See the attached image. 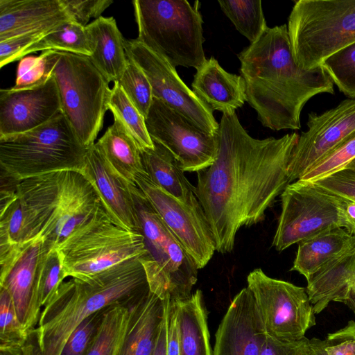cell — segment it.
Wrapping results in <instances>:
<instances>
[{
	"instance_id": "4dcf8cb0",
	"label": "cell",
	"mask_w": 355,
	"mask_h": 355,
	"mask_svg": "<svg viewBox=\"0 0 355 355\" xmlns=\"http://www.w3.org/2000/svg\"><path fill=\"white\" fill-rule=\"evenodd\" d=\"M150 291L133 300L105 307L85 355H119L128 334L133 306Z\"/></svg>"
},
{
	"instance_id": "9a60e30c",
	"label": "cell",
	"mask_w": 355,
	"mask_h": 355,
	"mask_svg": "<svg viewBox=\"0 0 355 355\" xmlns=\"http://www.w3.org/2000/svg\"><path fill=\"white\" fill-rule=\"evenodd\" d=\"M58 187L53 215L41 236L53 248L93 222L110 218L96 189L83 172L59 171Z\"/></svg>"
},
{
	"instance_id": "484cf974",
	"label": "cell",
	"mask_w": 355,
	"mask_h": 355,
	"mask_svg": "<svg viewBox=\"0 0 355 355\" xmlns=\"http://www.w3.org/2000/svg\"><path fill=\"white\" fill-rule=\"evenodd\" d=\"M153 143V148L141 151L142 164L150 180L181 202L192 207L201 206L195 187L185 177L173 155L161 144Z\"/></svg>"
},
{
	"instance_id": "f35d334b",
	"label": "cell",
	"mask_w": 355,
	"mask_h": 355,
	"mask_svg": "<svg viewBox=\"0 0 355 355\" xmlns=\"http://www.w3.org/2000/svg\"><path fill=\"white\" fill-rule=\"evenodd\" d=\"M27 336L9 292L0 286V348L20 347Z\"/></svg>"
},
{
	"instance_id": "44dd1931",
	"label": "cell",
	"mask_w": 355,
	"mask_h": 355,
	"mask_svg": "<svg viewBox=\"0 0 355 355\" xmlns=\"http://www.w3.org/2000/svg\"><path fill=\"white\" fill-rule=\"evenodd\" d=\"M70 21L61 0H0V42Z\"/></svg>"
},
{
	"instance_id": "c3c4849f",
	"label": "cell",
	"mask_w": 355,
	"mask_h": 355,
	"mask_svg": "<svg viewBox=\"0 0 355 355\" xmlns=\"http://www.w3.org/2000/svg\"><path fill=\"white\" fill-rule=\"evenodd\" d=\"M340 198L343 210L347 224V231L351 234L355 235V202L343 198Z\"/></svg>"
},
{
	"instance_id": "7a4b0ae2",
	"label": "cell",
	"mask_w": 355,
	"mask_h": 355,
	"mask_svg": "<svg viewBox=\"0 0 355 355\" xmlns=\"http://www.w3.org/2000/svg\"><path fill=\"white\" fill-rule=\"evenodd\" d=\"M246 101L262 125L272 130H298L302 110L313 96L334 94V83L320 65L305 69L295 62L287 26L268 28L239 55Z\"/></svg>"
},
{
	"instance_id": "7dc6e473",
	"label": "cell",
	"mask_w": 355,
	"mask_h": 355,
	"mask_svg": "<svg viewBox=\"0 0 355 355\" xmlns=\"http://www.w3.org/2000/svg\"><path fill=\"white\" fill-rule=\"evenodd\" d=\"M167 316L166 355H180L177 302L166 298Z\"/></svg>"
},
{
	"instance_id": "8d00e7d4",
	"label": "cell",
	"mask_w": 355,
	"mask_h": 355,
	"mask_svg": "<svg viewBox=\"0 0 355 355\" xmlns=\"http://www.w3.org/2000/svg\"><path fill=\"white\" fill-rule=\"evenodd\" d=\"M65 279L58 250H49L40 262L38 271L37 297L41 307L53 299Z\"/></svg>"
},
{
	"instance_id": "ffe728a7",
	"label": "cell",
	"mask_w": 355,
	"mask_h": 355,
	"mask_svg": "<svg viewBox=\"0 0 355 355\" xmlns=\"http://www.w3.org/2000/svg\"><path fill=\"white\" fill-rule=\"evenodd\" d=\"M82 172L96 189L113 223L139 232L130 190L132 184L112 169L95 144L87 149Z\"/></svg>"
},
{
	"instance_id": "681fc988",
	"label": "cell",
	"mask_w": 355,
	"mask_h": 355,
	"mask_svg": "<svg viewBox=\"0 0 355 355\" xmlns=\"http://www.w3.org/2000/svg\"><path fill=\"white\" fill-rule=\"evenodd\" d=\"M167 316L165 299V315L153 355H166Z\"/></svg>"
},
{
	"instance_id": "d6986e66",
	"label": "cell",
	"mask_w": 355,
	"mask_h": 355,
	"mask_svg": "<svg viewBox=\"0 0 355 355\" xmlns=\"http://www.w3.org/2000/svg\"><path fill=\"white\" fill-rule=\"evenodd\" d=\"M266 337L252 295L244 288L218 326L213 355H260Z\"/></svg>"
},
{
	"instance_id": "836d02e7",
	"label": "cell",
	"mask_w": 355,
	"mask_h": 355,
	"mask_svg": "<svg viewBox=\"0 0 355 355\" xmlns=\"http://www.w3.org/2000/svg\"><path fill=\"white\" fill-rule=\"evenodd\" d=\"M107 107L117 117L136 141L140 151L154 148L145 121V117L123 92L118 82L114 83Z\"/></svg>"
},
{
	"instance_id": "d6a6232c",
	"label": "cell",
	"mask_w": 355,
	"mask_h": 355,
	"mask_svg": "<svg viewBox=\"0 0 355 355\" xmlns=\"http://www.w3.org/2000/svg\"><path fill=\"white\" fill-rule=\"evenodd\" d=\"M218 3L236 30L251 44L258 41L268 28L261 0H227Z\"/></svg>"
},
{
	"instance_id": "30bf717a",
	"label": "cell",
	"mask_w": 355,
	"mask_h": 355,
	"mask_svg": "<svg viewBox=\"0 0 355 355\" xmlns=\"http://www.w3.org/2000/svg\"><path fill=\"white\" fill-rule=\"evenodd\" d=\"M282 209L272 246L282 252L295 243L338 227L347 230L341 198L313 182L297 180L280 195Z\"/></svg>"
},
{
	"instance_id": "f1b7e54d",
	"label": "cell",
	"mask_w": 355,
	"mask_h": 355,
	"mask_svg": "<svg viewBox=\"0 0 355 355\" xmlns=\"http://www.w3.org/2000/svg\"><path fill=\"white\" fill-rule=\"evenodd\" d=\"M40 236V231L19 190L0 202V263L25 243Z\"/></svg>"
},
{
	"instance_id": "8fae6325",
	"label": "cell",
	"mask_w": 355,
	"mask_h": 355,
	"mask_svg": "<svg viewBox=\"0 0 355 355\" xmlns=\"http://www.w3.org/2000/svg\"><path fill=\"white\" fill-rule=\"evenodd\" d=\"M247 282L267 336L297 340L316 324L306 288L272 278L261 268L251 271Z\"/></svg>"
},
{
	"instance_id": "d590c367",
	"label": "cell",
	"mask_w": 355,
	"mask_h": 355,
	"mask_svg": "<svg viewBox=\"0 0 355 355\" xmlns=\"http://www.w3.org/2000/svg\"><path fill=\"white\" fill-rule=\"evenodd\" d=\"M127 57L125 69L117 82L146 119L153 99L152 87L141 69L133 60Z\"/></svg>"
},
{
	"instance_id": "d4e9b609",
	"label": "cell",
	"mask_w": 355,
	"mask_h": 355,
	"mask_svg": "<svg viewBox=\"0 0 355 355\" xmlns=\"http://www.w3.org/2000/svg\"><path fill=\"white\" fill-rule=\"evenodd\" d=\"M165 315V300L150 291L134 305L119 355H153Z\"/></svg>"
},
{
	"instance_id": "7bdbcfd3",
	"label": "cell",
	"mask_w": 355,
	"mask_h": 355,
	"mask_svg": "<svg viewBox=\"0 0 355 355\" xmlns=\"http://www.w3.org/2000/svg\"><path fill=\"white\" fill-rule=\"evenodd\" d=\"M73 21L87 26L91 18L98 19L112 3V0H61Z\"/></svg>"
},
{
	"instance_id": "3957f363",
	"label": "cell",
	"mask_w": 355,
	"mask_h": 355,
	"mask_svg": "<svg viewBox=\"0 0 355 355\" xmlns=\"http://www.w3.org/2000/svg\"><path fill=\"white\" fill-rule=\"evenodd\" d=\"M149 290L139 257L89 277L64 281L20 347L21 354L60 355L70 336L89 316L110 304L133 300Z\"/></svg>"
},
{
	"instance_id": "1f68e13d",
	"label": "cell",
	"mask_w": 355,
	"mask_h": 355,
	"mask_svg": "<svg viewBox=\"0 0 355 355\" xmlns=\"http://www.w3.org/2000/svg\"><path fill=\"white\" fill-rule=\"evenodd\" d=\"M45 51H64L89 57L92 51L86 26L72 21L62 23L26 49L19 60L30 53Z\"/></svg>"
},
{
	"instance_id": "9c48e42d",
	"label": "cell",
	"mask_w": 355,
	"mask_h": 355,
	"mask_svg": "<svg viewBox=\"0 0 355 355\" xmlns=\"http://www.w3.org/2000/svg\"><path fill=\"white\" fill-rule=\"evenodd\" d=\"M56 249L65 277L74 279L89 277L147 253L141 233L116 225L109 217L76 232Z\"/></svg>"
},
{
	"instance_id": "83f0119b",
	"label": "cell",
	"mask_w": 355,
	"mask_h": 355,
	"mask_svg": "<svg viewBox=\"0 0 355 355\" xmlns=\"http://www.w3.org/2000/svg\"><path fill=\"white\" fill-rule=\"evenodd\" d=\"M355 242V235L338 227L321 232L298 243L291 271L308 281L329 261Z\"/></svg>"
},
{
	"instance_id": "e0dca14e",
	"label": "cell",
	"mask_w": 355,
	"mask_h": 355,
	"mask_svg": "<svg viewBox=\"0 0 355 355\" xmlns=\"http://www.w3.org/2000/svg\"><path fill=\"white\" fill-rule=\"evenodd\" d=\"M51 248V245L40 236L0 263V286L9 292L27 334L36 327L42 312L37 297L38 271L44 254Z\"/></svg>"
},
{
	"instance_id": "bcb514c9",
	"label": "cell",
	"mask_w": 355,
	"mask_h": 355,
	"mask_svg": "<svg viewBox=\"0 0 355 355\" xmlns=\"http://www.w3.org/2000/svg\"><path fill=\"white\" fill-rule=\"evenodd\" d=\"M324 340L329 355H355V336L347 323L342 329L329 334Z\"/></svg>"
},
{
	"instance_id": "db71d44e",
	"label": "cell",
	"mask_w": 355,
	"mask_h": 355,
	"mask_svg": "<svg viewBox=\"0 0 355 355\" xmlns=\"http://www.w3.org/2000/svg\"><path fill=\"white\" fill-rule=\"evenodd\" d=\"M345 168H349L355 171V158L352 159Z\"/></svg>"
},
{
	"instance_id": "816d5d0a",
	"label": "cell",
	"mask_w": 355,
	"mask_h": 355,
	"mask_svg": "<svg viewBox=\"0 0 355 355\" xmlns=\"http://www.w3.org/2000/svg\"><path fill=\"white\" fill-rule=\"evenodd\" d=\"M344 304L350 309L355 315V279L349 290L347 299Z\"/></svg>"
},
{
	"instance_id": "6da1fadb",
	"label": "cell",
	"mask_w": 355,
	"mask_h": 355,
	"mask_svg": "<svg viewBox=\"0 0 355 355\" xmlns=\"http://www.w3.org/2000/svg\"><path fill=\"white\" fill-rule=\"evenodd\" d=\"M298 138L293 132L255 139L236 113L223 114L216 158L197 173L195 186L217 252H231L242 227L265 219L266 210L291 183L288 164Z\"/></svg>"
},
{
	"instance_id": "cb8c5ba5",
	"label": "cell",
	"mask_w": 355,
	"mask_h": 355,
	"mask_svg": "<svg viewBox=\"0 0 355 355\" xmlns=\"http://www.w3.org/2000/svg\"><path fill=\"white\" fill-rule=\"evenodd\" d=\"M86 29L92 51L89 59L109 83L117 82L125 69L128 57L116 20L101 16Z\"/></svg>"
},
{
	"instance_id": "ba28073f",
	"label": "cell",
	"mask_w": 355,
	"mask_h": 355,
	"mask_svg": "<svg viewBox=\"0 0 355 355\" xmlns=\"http://www.w3.org/2000/svg\"><path fill=\"white\" fill-rule=\"evenodd\" d=\"M49 62L60 94L62 111L89 148L103 128L112 89L89 57L49 51Z\"/></svg>"
},
{
	"instance_id": "ee69618b",
	"label": "cell",
	"mask_w": 355,
	"mask_h": 355,
	"mask_svg": "<svg viewBox=\"0 0 355 355\" xmlns=\"http://www.w3.org/2000/svg\"><path fill=\"white\" fill-rule=\"evenodd\" d=\"M52 28L27 33L1 41L0 67L2 68L10 62L19 60L21 53L26 49L40 40Z\"/></svg>"
},
{
	"instance_id": "f546056e",
	"label": "cell",
	"mask_w": 355,
	"mask_h": 355,
	"mask_svg": "<svg viewBox=\"0 0 355 355\" xmlns=\"http://www.w3.org/2000/svg\"><path fill=\"white\" fill-rule=\"evenodd\" d=\"M180 355H213L209 343L207 312L200 290L177 302Z\"/></svg>"
},
{
	"instance_id": "ab89813d",
	"label": "cell",
	"mask_w": 355,
	"mask_h": 355,
	"mask_svg": "<svg viewBox=\"0 0 355 355\" xmlns=\"http://www.w3.org/2000/svg\"><path fill=\"white\" fill-rule=\"evenodd\" d=\"M49 51H42L37 56L22 58L17 70L15 89H27L42 85L52 75L49 62Z\"/></svg>"
},
{
	"instance_id": "277c9868",
	"label": "cell",
	"mask_w": 355,
	"mask_h": 355,
	"mask_svg": "<svg viewBox=\"0 0 355 355\" xmlns=\"http://www.w3.org/2000/svg\"><path fill=\"white\" fill-rule=\"evenodd\" d=\"M132 4L139 42L174 68L198 70L205 64L198 1L191 5L187 0H135Z\"/></svg>"
},
{
	"instance_id": "5b68a950",
	"label": "cell",
	"mask_w": 355,
	"mask_h": 355,
	"mask_svg": "<svg viewBox=\"0 0 355 355\" xmlns=\"http://www.w3.org/2000/svg\"><path fill=\"white\" fill-rule=\"evenodd\" d=\"M87 149L61 111L31 130L0 137V169L19 180L63 171L82 172Z\"/></svg>"
},
{
	"instance_id": "7c38bea8",
	"label": "cell",
	"mask_w": 355,
	"mask_h": 355,
	"mask_svg": "<svg viewBox=\"0 0 355 355\" xmlns=\"http://www.w3.org/2000/svg\"><path fill=\"white\" fill-rule=\"evenodd\" d=\"M145 121L152 140L173 155L183 172L198 173L215 161L217 135L202 130L160 100L153 98Z\"/></svg>"
},
{
	"instance_id": "f907efd6",
	"label": "cell",
	"mask_w": 355,
	"mask_h": 355,
	"mask_svg": "<svg viewBox=\"0 0 355 355\" xmlns=\"http://www.w3.org/2000/svg\"><path fill=\"white\" fill-rule=\"evenodd\" d=\"M311 355H329L325 349L324 340L318 338L310 339Z\"/></svg>"
},
{
	"instance_id": "52a82bcc",
	"label": "cell",
	"mask_w": 355,
	"mask_h": 355,
	"mask_svg": "<svg viewBox=\"0 0 355 355\" xmlns=\"http://www.w3.org/2000/svg\"><path fill=\"white\" fill-rule=\"evenodd\" d=\"M287 28L296 64L318 67L355 42V0L295 1Z\"/></svg>"
},
{
	"instance_id": "8992f818",
	"label": "cell",
	"mask_w": 355,
	"mask_h": 355,
	"mask_svg": "<svg viewBox=\"0 0 355 355\" xmlns=\"http://www.w3.org/2000/svg\"><path fill=\"white\" fill-rule=\"evenodd\" d=\"M135 209L147 253L139 259L152 293L162 300L189 299L198 268L141 190L131 184Z\"/></svg>"
},
{
	"instance_id": "f5cc1de1",
	"label": "cell",
	"mask_w": 355,
	"mask_h": 355,
	"mask_svg": "<svg viewBox=\"0 0 355 355\" xmlns=\"http://www.w3.org/2000/svg\"><path fill=\"white\" fill-rule=\"evenodd\" d=\"M0 355H22L20 347L0 348Z\"/></svg>"
},
{
	"instance_id": "60d3db41",
	"label": "cell",
	"mask_w": 355,
	"mask_h": 355,
	"mask_svg": "<svg viewBox=\"0 0 355 355\" xmlns=\"http://www.w3.org/2000/svg\"><path fill=\"white\" fill-rule=\"evenodd\" d=\"M105 309V308H104ZM104 309L86 318L65 344L60 355H85L103 316Z\"/></svg>"
},
{
	"instance_id": "ac0fdd59",
	"label": "cell",
	"mask_w": 355,
	"mask_h": 355,
	"mask_svg": "<svg viewBox=\"0 0 355 355\" xmlns=\"http://www.w3.org/2000/svg\"><path fill=\"white\" fill-rule=\"evenodd\" d=\"M62 111L56 82L51 76L42 85L0 90V137L40 126Z\"/></svg>"
},
{
	"instance_id": "74e56055",
	"label": "cell",
	"mask_w": 355,
	"mask_h": 355,
	"mask_svg": "<svg viewBox=\"0 0 355 355\" xmlns=\"http://www.w3.org/2000/svg\"><path fill=\"white\" fill-rule=\"evenodd\" d=\"M355 158V130L299 179L314 182L344 168Z\"/></svg>"
},
{
	"instance_id": "b9f144b4",
	"label": "cell",
	"mask_w": 355,
	"mask_h": 355,
	"mask_svg": "<svg viewBox=\"0 0 355 355\" xmlns=\"http://www.w3.org/2000/svg\"><path fill=\"white\" fill-rule=\"evenodd\" d=\"M336 196L355 202V171L344 168L313 182Z\"/></svg>"
},
{
	"instance_id": "f6af8a7d",
	"label": "cell",
	"mask_w": 355,
	"mask_h": 355,
	"mask_svg": "<svg viewBox=\"0 0 355 355\" xmlns=\"http://www.w3.org/2000/svg\"><path fill=\"white\" fill-rule=\"evenodd\" d=\"M260 355H311L310 340H281L267 336Z\"/></svg>"
},
{
	"instance_id": "2e32d148",
	"label": "cell",
	"mask_w": 355,
	"mask_h": 355,
	"mask_svg": "<svg viewBox=\"0 0 355 355\" xmlns=\"http://www.w3.org/2000/svg\"><path fill=\"white\" fill-rule=\"evenodd\" d=\"M307 126L291 156V183L300 179L355 130V99L344 100L320 114L309 113Z\"/></svg>"
},
{
	"instance_id": "11a10c76",
	"label": "cell",
	"mask_w": 355,
	"mask_h": 355,
	"mask_svg": "<svg viewBox=\"0 0 355 355\" xmlns=\"http://www.w3.org/2000/svg\"><path fill=\"white\" fill-rule=\"evenodd\" d=\"M347 324L351 327V329H352V331L354 333V335L355 336V321L353 320H351L347 322Z\"/></svg>"
},
{
	"instance_id": "5bb4252c",
	"label": "cell",
	"mask_w": 355,
	"mask_h": 355,
	"mask_svg": "<svg viewBox=\"0 0 355 355\" xmlns=\"http://www.w3.org/2000/svg\"><path fill=\"white\" fill-rule=\"evenodd\" d=\"M135 184L198 270L203 268L212 258L216 245L202 207H192L176 199L154 184L146 173L137 177Z\"/></svg>"
},
{
	"instance_id": "e575fe53",
	"label": "cell",
	"mask_w": 355,
	"mask_h": 355,
	"mask_svg": "<svg viewBox=\"0 0 355 355\" xmlns=\"http://www.w3.org/2000/svg\"><path fill=\"white\" fill-rule=\"evenodd\" d=\"M320 65L340 92L355 99V42L324 59Z\"/></svg>"
},
{
	"instance_id": "4316f807",
	"label": "cell",
	"mask_w": 355,
	"mask_h": 355,
	"mask_svg": "<svg viewBox=\"0 0 355 355\" xmlns=\"http://www.w3.org/2000/svg\"><path fill=\"white\" fill-rule=\"evenodd\" d=\"M109 165L123 179L135 184L140 175L146 174L141 151L122 122L114 116V122L95 143Z\"/></svg>"
},
{
	"instance_id": "603a6c76",
	"label": "cell",
	"mask_w": 355,
	"mask_h": 355,
	"mask_svg": "<svg viewBox=\"0 0 355 355\" xmlns=\"http://www.w3.org/2000/svg\"><path fill=\"white\" fill-rule=\"evenodd\" d=\"M355 279V242L308 281L306 288L315 314L332 302L345 303Z\"/></svg>"
},
{
	"instance_id": "4fadbf2b",
	"label": "cell",
	"mask_w": 355,
	"mask_h": 355,
	"mask_svg": "<svg viewBox=\"0 0 355 355\" xmlns=\"http://www.w3.org/2000/svg\"><path fill=\"white\" fill-rule=\"evenodd\" d=\"M127 56L141 69L152 87L153 98L164 103L202 130L217 135L219 123L213 110L189 89L175 68L137 39H124Z\"/></svg>"
},
{
	"instance_id": "7402d4cb",
	"label": "cell",
	"mask_w": 355,
	"mask_h": 355,
	"mask_svg": "<svg viewBox=\"0 0 355 355\" xmlns=\"http://www.w3.org/2000/svg\"><path fill=\"white\" fill-rule=\"evenodd\" d=\"M192 91L212 110L233 114L246 101L245 83L241 76L223 69L211 57L197 70Z\"/></svg>"
}]
</instances>
